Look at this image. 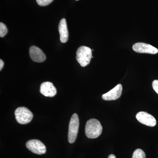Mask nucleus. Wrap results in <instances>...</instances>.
<instances>
[{
    "label": "nucleus",
    "mask_w": 158,
    "mask_h": 158,
    "mask_svg": "<svg viewBox=\"0 0 158 158\" xmlns=\"http://www.w3.org/2000/svg\"><path fill=\"white\" fill-rule=\"evenodd\" d=\"M136 117L139 122L148 126L154 127L156 124V121L154 117L146 112H139L137 113Z\"/></svg>",
    "instance_id": "nucleus-7"
},
{
    "label": "nucleus",
    "mask_w": 158,
    "mask_h": 158,
    "mask_svg": "<svg viewBox=\"0 0 158 158\" xmlns=\"http://www.w3.org/2000/svg\"><path fill=\"white\" fill-rule=\"evenodd\" d=\"M53 0H36L38 5L40 6H45L49 5Z\"/></svg>",
    "instance_id": "nucleus-14"
},
{
    "label": "nucleus",
    "mask_w": 158,
    "mask_h": 158,
    "mask_svg": "<svg viewBox=\"0 0 158 158\" xmlns=\"http://www.w3.org/2000/svg\"><path fill=\"white\" fill-rule=\"evenodd\" d=\"M152 88L158 94V80H154L152 82Z\"/></svg>",
    "instance_id": "nucleus-15"
},
{
    "label": "nucleus",
    "mask_w": 158,
    "mask_h": 158,
    "mask_svg": "<svg viewBox=\"0 0 158 158\" xmlns=\"http://www.w3.org/2000/svg\"><path fill=\"white\" fill-rule=\"evenodd\" d=\"M132 158H146V155L142 150L138 148L133 153Z\"/></svg>",
    "instance_id": "nucleus-12"
},
{
    "label": "nucleus",
    "mask_w": 158,
    "mask_h": 158,
    "mask_svg": "<svg viewBox=\"0 0 158 158\" xmlns=\"http://www.w3.org/2000/svg\"><path fill=\"white\" fill-rule=\"evenodd\" d=\"M40 92L44 96L53 97L56 94L57 90L52 83L45 82L40 85Z\"/></svg>",
    "instance_id": "nucleus-10"
},
{
    "label": "nucleus",
    "mask_w": 158,
    "mask_h": 158,
    "mask_svg": "<svg viewBox=\"0 0 158 158\" xmlns=\"http://www.w3.org/2000/svg\"><path fill=\"white\" fill-rule=\"evenodd\" d=\"M79 128V119L76 113H74L72 116L69 122L68 131V141L72 144L76 140Z\"/></svg>",
    "instance_id": "nucleus-4"
},
{
    "label": "nucleus",
    "mask_w": 158,
    "mask_h": 158,
    "mask_svg": "<svg viewBox=\"0 0 158 158\" xmlns=\"http://www.w3.org/2000/svg\"><path fill=\"white\" fill-rule=\"evenodd\" d=\"M4 65V62H3V61L2 59H1V60H0V70H2V69Z\"/></svg>",
    "instance_id": "nucleus-16"
},
{
    "label": "nucleus",
    "mask_w": 158,
    "mask_h": 158,
    "mask_svg": "<svg viewBox=\"0 0 158 158\" xmlns=\"http://www.w3.org/2000/svg\"><path fill=\"white\" fill-rule=\"evenodd\" d=\"M59 31L61 42L65 43L68 41L69 32L65 19H62L59 23Z\"/></svg>",
    "instance_id": "nucleus-11"
},
{
    "label": "nucleus",
    "mask_w": 158,
    "mask_h": 158,
    "mask_svg": "<svg viewBox=\"0 0 158 158\" xmlns=\"http://www.w3.org/2000/svg\"><path fill=\"white\" fill-rule=\"evenodd\" d=\"M108 158H116V156H115V155L113 154L110 155L109 156V157Z\"/></svg>",
    "instance_id": "nucleus-17"
},
{
    "label": "nucleus",
    "mask_w": 158,
    "mask_h": 158,
    "mask_svg": "<svg viewBox=\"0 0 158 158\" xmlns=\"http://www.w3.org/2000/svg\"><path fill=\"white\" fill-rule=\"evenodd\" d=\"M102 131V127L98 120L91 118L87 121L85 126V134L88 138H98L101 135Z\"/></svg>",
    "instance_id": "nucleus-1"
},
{
    "label": "nucleus",
    "mask_w": 158,
    "mask_h": 158,
    "mask_svg": "<svg viewBox=\"0 0 158 158\" xmlns=\"http://www.w3.org/2000/svg\"><path fill=\"white\" fill-rule=\"evenodd\" d=\"M29 54L31 59L34 62H42L46 60V56L44 52L39 48L35 46L30 48Z\"/></svg>",
    "instance_id": "nucleus-8"
},
{
    "label": "nucleus",
    "mask_w": 158,
    "mask_h": 158,
    "mask_svg": "<svg viewBox=\"0 0 158 158\" xmlns=\"http://www.w3.org/2000/svg\"><path fill=\"white\" fill-rule=\"evenodd\" d=\"M122 90V86L120 84H118L112 90L103 94L102 98L106 101L115 100L121 96Z\"/></svg>",
    "instance_id": "nucleus-9"
},
{
    "label": "nucleus",
    "mask_w": 158,
    "mask_h": 158,
    "mask_svg": "<svg viewBox=\"0 0 158 158\" xmlns=\"http://www.w3.org/2000/svg\"><path fill=\"white\" fill-rule=\"evenodd\" d=\"M133 50L139 53L156 54L158 53L157 48L148 44L137 43L133 46Z\"/></svg>",
    "instance_id": "nucleus-6"
},
{
    "label": "nucleus",
    "mask_w": 158,
    "mask_h": 158,
    "mask_svg": "<svg viewBox=\"0 0 158 158\" xmlns=\"http://www.w3.org/2000/svg\"><path fill=\"white\" fill-rule=\"evenodd\" d=\"M8 29L5 24L0 23V37H4L8 33Z\"/></svg>",
    "instance_id": "nucleus-13"
},
{
    "label": "nucleus",
    "mask_w": 158,
    "mask_h": 158,
    "mask_svg": "<svg viewBox=\"0 0 158 158\" xmlns=\"http://www.w3.org/2000/svg\"><path fill=\"white\" fill-rule=\"evenodd\" d=\"M76 1H78V0H76Z\"/></svg>",
    "instance_id": "nucleus-18"
},
{
    "label": "nucleus",
    "mask_w": 158,
    "mask_h": 158,
    "mask_svg": "<svg viewBox=\"0 0 158 158\" xmlns=\"http://www.w3.org/2000/svg\"><path fill=\"white\" fill-rule=\"evenodd\" d=\"M26 147L31 152L36 154H44L46 152V148L44 144L36 139L28 141L26 143Z\"/></svg>",
    "instance_id": "nucleus-5"
},
{
    "label": "nucleus",
    "mask_w": 158,
    "mask_h": 158,
    "mask_svg": "<svg viewBox=\"0 0 158 158\" xmlns=\"http://www.w3.org/2000/svg\"><path fill=\"white\" fill-rule=\"evenodd\" d=\"M92 57V50L88 47H80L77 51V60L82 67H85L90 63Z\"/></svg>",
    "instance_id": "nucleus-2"
},
{
    "label": "nucleus",
    "mask_w": 158,
    "mask_h": 158,
    "mask_svg": "<svg viewBox=\"0 0 158 158\" xmlns=\"http://www.w3.org/2000/svg\"><path fill=\"white\" fill-rule=\"evenodd\" d=\"M15 118L18 123L26 124L31 122L33 119V113L27 108L24 107L18 108L15 112Z\"/></svg>",
    "instance_id": "nucleus-3"
}]
</instances>
